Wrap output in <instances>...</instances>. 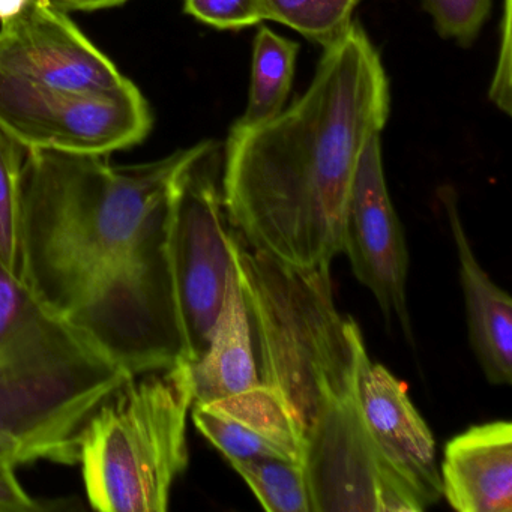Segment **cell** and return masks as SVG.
Listing matches in <instances>:
<instances>
[{
  "instance_id": "cell-1",
  "label": "cell",
  "mask_w": 512,
  "mask_h": 512,
  "mask_svg": "<svg viewBox=\"0 0 512 512\" xmlns=\"http://www.w3.org/2000/svg\"><path fill=\"white\" fill-rule=\"evenodd\" d=\"M205 145L134 166L26 151L17 278L133 376L185 361L167 212L176 175Z\"/></svg>"
},
{
  "instance_id": "cell-2",
  "label": "cell",
  "mask_w": 512,
  "mask_h": 512,
  "mask_svg": "<svg viewBox=\"0 0 512 512\" xmlns=\"http://www.w3.org/2000/svg\"><path fill=\"white\" fill-rule=\"evenodd\" d=\"M391 86L380 53L353 20L323 52L308 91L277 118L230 128L224 206L242 241L283 265L331 268L362 148L382 133Z\"/></svg>"
},
{
  "instance_id": "cell-3",
  "label": "cell",
  "mask_w": 512,
  "mask_h": 512,
  "mask_svg": "<svg viewBox=\"0 0 512 512\" xmlns=\"http://www.w3.org/2000/svg\"><path fill=\"white\" fill-rule=\"evenodd\" d=\"M232 248L260 382L280 392L301 427L311 512L424 511L365 422L359 382L371 359L358 323L335 304L331 268L283 265L235 230Z\"/></svg>"
},
{
  "instance_id": "cell-4",
  "label": "cell",
  "mask_w": 512,
  "mask_h": 512,
  "mask_svg": "<svg viewBox=\"0 0 512 512\" xmlns=\"http://www.w3.org/2000/svg\"><path fill=\"white\" fill-rule=\"evenodd\" d=\"M131 377L0 266V434L20 464H79L86 424Z\"/></svg>"
},
{
  "instance_id": "cell-5",
  "label": "cell",
  "mask_w": 512,
  "mask_h": 512,
  "mask_svg": "<svg viewBox=\"0 0 512 512\" xmlns=\"http://www.w3.org/2000/svg\"><path fill=\"white\" fill-rule=\"evenodd\" d=\"M194 404L190 364L131 377L92 415L79 464L92 508L166 512L188 466L187 425Z\"/></svg>"
},
{
  "instance_id": "cell-6",
  "label": "cell",
  "mask_w": 512,
  "mask_h": 512,
  "mask_svg": "<svg viewBox=\"0 0 512 512\" xmlns=\"http://www.w3.org/2000/svg\"><path fill=\"white\" fill-rule=\"evenodd\" d=\"M221 166L220 146L206 140L170 187L167 256L187 362L208 347L233 266Z\"/></svg>"
},
{
  "instance_id": "cell-7",
  "label": "cell",
  "mask_w": 512,
  "mask_h": 512,
  "mask_svg": "<svg viewBox=\"0 0 512 512\" xmlns=\"http://www.w3.org/2000/svg\"><path fill=\"white\" fill-rule=\"evenodd\" d=\"M0 127L26 151L106 157L142 143L152 113L134 83L106 94H79L0 70Z\"/></svg>"
},
{
  "instance_id": "cell-8",
  "label": "cell",
  "mask_w": 512,
  "mask_h": 512,
  "mask_svg": "<svg viewBox=\"0 0 512 512\" xmlns=\"http://www.w3.org/2000/svg\"><path fill=\"white\" fill-rule=\"evenodd\" d=\"M341 253L349 257L353 274L373 293L386 320L397 319L412 338L407 307L409 251L386 185L380 133L368 139L356 164Z\"/></svg>"
},
{
  "instance_id": "cell-9",
  "label": "cell",
  "mask_w": 512,
  "mask_h": 512,
  "mask_svg": "<svg viewBox=\"0 0 512 512\" xmlns=\"http://www.w3.org/2000/svg\"><path fill=\"white\" fill-rule=\"evenodd\" d=\"M0 70L79 94H106L133 83L50 0H28L2 20Z\"/></svg>"
},
{
  "instance_id": "cell-10",
  "label": "cell",
  "mask_w": 512,
  "mask_h": 512,
  "mask_svg": "<svg viewBox=\"0 0 512 512\" xmlns=\"http://www.w3.org/2000/svg\"><path fill=\"white\" fill-rule=\"evenodd\" d=\"M190 415L227 461L275 458L302 463L301 427L280 392L266 383L220 400L194 403Z\"/></svg>"
},
{
  "instance_id": "cell-11",
  "label": "cell",
  "mask_w": 512,
  "mask_h": 512,
  "mask_svg": "<svg viewBox=\"0 0 512 512\" xmlns=\"http://www.w3.org/2000/svg\"><path fill=\"white\" fill-rule=\"evenodd\" d=\"M365 422L392 466L433 506L442 497L436 442L406 385L382 364L368 362L359 382Z\"/></svg>"
},
{
  "instance_id": "cell-12",
  "label": "cell",
  "mask_w": 512,
  "mask_h": 512,
  "mask_svg": "<svg viewBox=\"0 0 512 512\" xmlns=\"http://www.w3.org/2000/svg\"><path fill=\"white\" fill-rule=\"evenodd\" d=\"M457 250L458 275L466 307L467 334L485 379L493 385L512 382V301L482 268L473 253L452 188L440 191Z\"/></svg>"
},
{
  "instance_id": "cell-13",
  "label": "cell",
  "mask_w": 512,
  "mask_h": 512,
  "mask_svg": "<svg viewBox=\"0 0 512 512\" xmlns=\"http://www.w3.org/2000/svg\"><path fill=\"white\" fill-rule=\"evenodd\" d=\"M439 470L442 497L455 511L511 512V422L472 425L452 437Z\"/></svg>"
},
{
  "instance_id": "cell-14",
  "label": "cell",
  "mask_w": 512,
  "mask_h": 512,
  "mask_svg": "<svg viewBox=\"0 0 512 512\" xmlns=\"http://www.w3.org/2000/svg\"><path fill=\"white\" fill-rule=\"evenodd\" d=\"M233 232V230H232ZM190 364L194 403H208L260 383L250 313L233 257L220 316L208 347Z\"/></svg>"
},
{
  "instance_id": "cell-15",
  "label": "cell",
  "mask_w": 512,
  "mask_h": 512,
  "mask_svg": "<svg viewBox=\"0 0 512 512\" xmlns=\"http://www.w3.org/2000/svg\"><path fill=\"white\" fill-rule=\"evenodd\" d=\"M299 44L260 25L253 44L250 94L244 115L233 124L236 130L262 127L284 110L293 76Z\"/></svg>"
},
{
  "instance_id": "cell-16",
  "label": "cell",
  "mask_w": 512,
  "mask_h": 512,
  "mask_svg": "<svg viewBox=\"0 0 512 512\" xmlns=\"http://www.w3.org/2000/svg\"><path fill=\"white\" fill-rule=\"evenodd\" d=\"M362 0H262L263 19L281 23L319 44L334 46L349 31Z\"/></svg>"
},
{
  "instance_id": "cell-17",
  "label": "cell",
  "mask_w": 512,
  "mask_h": 512,
  "mask_svg": "<svg viewBox=\"0 0 512 512\" xmlns=\"http://www.w3.org/2000/svg\"><path fill=\"white\" fill-rule=\"evenodd\" d=\"M229 463L265 511L311 512L310 491L302 463L275 458L232 460Z\"/></svg>"
},
{
  "instance_id": "cell-18",
  "label": "cell",
  "mask_w": 512,
  "mask_h": 512,
  "mask_svg": "<svg viewBox=\"0 0 512 512\" xmlns=\"http://www.w3.org/2000/svg\"><path fill=\"white\" fill-rule=\"evenodd\" d=\"M26 149L0 127V266L19 277L20 185Z\"/></svg>"
},
{
  "instance_id": "cell-19",
  "label": "cell",
  "mask_w": 512,
  "mask_h": 512,
  "mask_svg": "<svg viewBox=\"0 0 512 512\" xmlns=\"http://www.w3.org/2000/svg\"><path fill=\"white\" fill-rule=\"evenodd\" d=\"M424 8L440 37L469 47L490 16L491 0H424Z\"/></svg>"
},
{
  "instance_id": "cell-20",
  "label": "cell",
  "mask_w": 512,
  "mask_h": 512,
  "mask_svg": "<svg viewBox=\"0 0 512 512\" xmlns=\"http://www.w3.org/2000/svg\"><path fill=\"white\" fill-rule=\"evenodd\" d=\"M182 2L188 16L218 31H242L265 22L262 0H182Z\"/></svg>"
},
{
  "instance_id": "cell-21",
  "label": "cell",
  "mask_w": 512,
  "mask_h": 512,
  "mask_svg": "<svg viewBox=\"0 0 512 512\" xmlns=\"http://www.w3.org/2000/svg\"><path fill=\"white\" fill-rule=\"evenodd\" d=\"M16 464L0 461V512H35L44 508L20 484Z\"/></svg>"
},
{
  "instance_id": "cell-22",
  "label": "cell",
  "mask_w": 512,
  "mask_h": 512,
  "mask_svg": "<svg viewBox=\"0 0 512 512\" xmlns=\"http://www.w3.org/2000/svg\"><path fill=\"white\" fill-rule=\"evenodd\" d=\"M62 11H97L104 8L118 7L128 0H50Z\"/></svg>"
},
{
  "instance_id": "cell-23",
  "label": "cell",
  "mask_w": 512,
  "mask_h": 512,
  "mask_svg": "<svg viewBox=\"0 0 512 512\" xmlns=\"http://www.w3.org/2000/svg\"><path fill=\"white\" fill-rule=\"evenodd\" d=\"M0 461H10L16 466L20 464L19 451H17L16 445L2 434H0Z\"/></svg>"
},
{
  "instance_id": "cell-24",
  "label": "cell",
  "mask_w": 512,
  "mask_h": 512,
  "mask_svg": "<svg viewBox=\"0 0 512 512\" xmlns=\"http://www.w3.org/2000/svg\"><path fill=\"white\" fill-rule=\"evenodd\" d=\"M28 0H0V22L22 10Z\"/></svg>"
}]
</instances>
